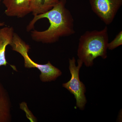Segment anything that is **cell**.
<instances>
[{
	"label": "cell",
	"instance_id": "7a4b0ae2",
	"mask_svg": "<svg viewBox=\"0 0 122 122\" xmlns=\"http://www.w3.org/2000/svg\"><path fill=\"white\" fill-rule=\"evenodd\" d=\"M109 34L107 26L101 30L86 31L79 39L77 55L86 67H91L95 59L107 58Z\"/></svg>",
	"mask_w": 122,
	"mask_h": 122
},
{
	"label": "cell",
	"instance_id": "9c48e42d",
	"mask_svg": "<svg viewBox=\"0 0 122 122\" xmlns=\"http://www.w3.org/2000/svg\"><path fill=\"white\" fill-rule=\"evenodd\" d=\"M30 12L34 16L45 13L52 8L59 0H30Z\"/></svg>",
	"mask_w": 122,
	"mask_h": 122
},
{
	"label": "cell",
	"instance_id": "8992f818",
	"mask_svg": "<svg viewBox=\"0 0 122 122\" xmlns=\"http://www.w3.org/2000/svg\"><path fill=\"white\" fill-rule=\"evenodd\" d=\"M2 3L8 16L22 18L31 13L30 0H3Z\"/></svg>",
	"mask_w": 122,
	"mask_h": 122
},
{
	"label": "cell",
	"instance_id": "7c38bea8",
	"mask_svg": "<svg viewBox=\"0 0 122 122\" xmlns=\"http://www.w3.org/2000/svg\"><path fill=\"white\" fill-rule=\"evenodd\" d=\"M1 0H0V2H1Z\"/></svg>",
	"mask_w": 122,
	"mask_h": 122
},
{
	"label": "cell",
	"instance_id": "5b68a950",
	"mask_svg": "<svg viewBox=\"0 0 122 122\" xmlns=\"http://www.w3.org/2000/svg\"><path fill=\"white\" fill-rule=\"evenodd\" d=\"M92 10L107 25L113 22L122 0H89Z\"/></svg>",
	"mask_w": 122,
	"mask_h": 122
},
{
	"label": "cell",
	"instance_id": "30bf717a",
	"mask_svg": "<svg viewBox=\"0 0 122 122\" xmlns=\"http://www.w3.org/2000/svg\"><path fill=\"white\" fill-rule=\"evenodd\" d=\"M122 45V31L121 30L116 35L112 41L108 43L107 49L109 50H113Z\"/></svg>",
	"mask_w": 122,
	"mask_h": 122
},
{
	"label": "cell",
	"instance_id": "52a82bcc",
	"mask_svg": "<svg viewBox=\"0 0 122 122\" xmlns=\"http://www.w3.org/2000/svg\"><path fill=\"white\" fill-rule=\"evenodd\" d=\"M14 32L12 26H5L0 29V66H6L7 62L5 53L7 46L10 45L13 38Z\"/></svg>",
	"mask_w": 122,
	"mask_h": 122
},
{
	"label": "cell",
	"instance_id": "8fae6325",
	"mask_svg": "<svg viewBox=\"0 0 122 122\" xmlns=\"http://www.w3.org/2000/svg\"><path fill=\"white\" fill-rule=\"evenodd\" d=\"M5 25V23L4 22H1L0 21V26H3Z\"/></svg>",
	"mask_w": 122,
	"mask_h": 122
},
{
	"label": "cell",
	"instance_id": "ba28073f",
	"mask_svg": "<svg viewBox=\"0 0 122 122\" xmlns=\"http://www.w3.org/2000/svg\"><path fill=\"white\" fill-rule=\"evenodd\" d=\"M11 107L9 94L0 81V122H11Z\"/></svg>",
	"mask_w": 122,
	"mask_h": 122
},
{
	"label": "cell",
	"instance_id": "277c9868",
	"mask_svg": "<svg viewBox=\"0 0 122 122\" xmlns=\"http://www.w3.org/2000/svg\"><path fill=\"white\" fill-rule=\"evenodd\" d=\"M76 59L74 57L69 58V69L71 75V78L66 83H63L62 86L74 95L76 101L77 107L81 110L85 109L87 102L85 95L86 90L85 85L79 79V71L83 65L80 59L77 60L78 65L76 66Z\"/></svg>",
	"mask_w": 122,
	"mask_h": 122
},
{
	"label": "cell",
	"instance_id": "6da1fadb",
	"mask_svg": "<svg viewBox=\"0 0 122 122\" xmlns=\"http://www.w3.org/2000/svg\"><path fill=\"white\" fill-rule=\"evenodd\" d=\"M66 0L59 2L45 13L34 16L26 27L32 39L43 44L55 43L61 37L75 34L74 20L66 7Z\"/></svg>",
	"mask_w": 122,
	"mask_h": 122
},
{
	"label": "cell",
	"instance_id": "3957f363",
	"mask_svg": "<svg viewBox=\"0 0 122 122\" xmlns=\"http://www.w3.org/2000/svg\"><path fill=\"white\" fill-rule=\"evenodd\" d=\"M12 50L21 55L24 58L25 68H36L41 71L40 78L44 82L54 81L62 74L61 70L52 65L49 61L45 65L39 64L35 62L28 55L30 48L17 34L14 33L12 41L10 45Z\"/></svg>",
	"mask_w": 122,
	"mask_h": 122
}]
</instances>
